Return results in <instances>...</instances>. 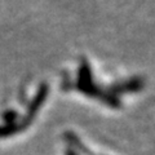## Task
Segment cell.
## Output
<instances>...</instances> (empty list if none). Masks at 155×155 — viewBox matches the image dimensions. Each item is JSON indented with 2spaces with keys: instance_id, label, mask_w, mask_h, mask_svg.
<instances>
[{
  "instance_id": "6da1fadb",
  "label": "cell",
  "mask_w": 155,
  "mask_h": 155,
  "mask_svg": "<svg viewBox=\"0 0 155 155\" xmlns=\"http://www.w3.org/2000/svg\"><path fill=\"white\" fill-rule=\"evenodd\" d=\"M76 89L87 97L96 98L101 101V102H104L111 109L122 107V101H120L119 97L110 94L105 88L100 87L96 83L93 72H92V67L85 57L80 58L79 69H78V78H76Z\"/></svg>"
},
{
  "instance_id": "7a4b0ae2",
  "label": "cell",
  "mask_w": 155,
  "mask_h": 155,
  "mask_svg": "<svg viewBox=\"0 0 155 155\" xmlns=\"http://www.w3.org/2000/svg\"><path fill=\"white\" fill-rule=\"evenodd\" d=\"M48 93H49V85H48L47 83H41L40 85H39L36 93L34 94L32 100L30 101V104L27 105V110H26L25 116L22 118V120H19V122L16 123L18 132L25 130L28 125L32 123V120L35 119L36 114L39 113V110L43 107L45 100L48 98Z\"/></svg>"
},
{
  "instance_id": "3957f363",
  "label": "cell",
  "mask_w": 155,
  "mask_h": 155,
  "mask_svg": "<svg viewBox=\"0 0 155 155\" xmlns=\"http://www.w3.org/2000/svg\"><path fill=\"white\" fill-rule=\"evenodd\" d=\"M145 88V79L140 75H134L127 78V79L115 81V83L110 84L109 87H106V91L109 92L110 94L116 96L123 93H137V92H141Z\"/></svg>"
},
{
  "instance_id": "277c9868",
  "label": "cell",
  "mask_w": 155,
  "mask_h": 155,
  "mask_svg": "<svg viewBox=\"0 0 155 155\" xmlns=\"http://www.w3.org/2000/svg\"><path fill=\"white\" fill-rule=\"evenodd\" d=\"M3 120L5 124H14L18 122V113L16 110H5L3 113Z\"/></svg>"
}]
</instances>
